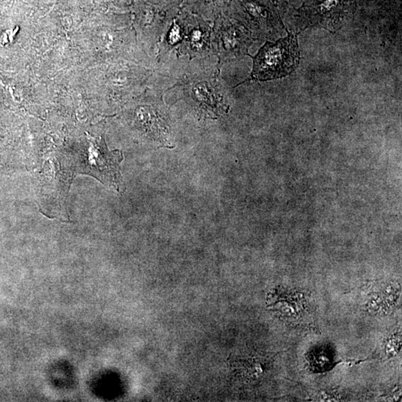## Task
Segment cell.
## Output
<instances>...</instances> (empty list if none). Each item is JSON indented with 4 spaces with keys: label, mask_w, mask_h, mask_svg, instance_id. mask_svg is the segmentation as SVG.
Instances as JSON below:
<instances>
[{
    "label": "cell",
    "mask_w": 402,
    "mask_h": 402,
    "mask_svg": "<svg viewBox=\"0 0 402 402\" xmlns=\"http://www.w3.org/2000/svg\"><path fill=\"white\" fill-rule=\"evenodd\" d=\"M300 62L297 39L289 33L275 43L267 42L253 59L252 78L259 81L278 79L295 71Z\"/></svg>",
    "instance_id": "cell-1"
},
{
    "label": "cell",
    "mask_w": 402,
    "mask_h": 402,
    "mask_svg": "<svg viewBox=\"0 0 402 402\" xmlns=\"http://www.w3.org/2000/svg\"><path fill=\"white\" fill-rule=\"evenodd\" d=\"M267 306L288 324L309 330L317 328L315 305L309 292L278 288L269 294Z\"/></svg>",
    "instance_id": "cell-2"
},
{
    "label": "cell",
    "mask_w": 402,
    "mask_h": 402,
    "mask_svg": "<svg viewBox=\"0 0 402 402\" xmlns=\"http://www.w3.org/2000/svg\"><path fill=\"white\" fill-rule=\"evenodd\" d=\"M123 159L120 151H109L104 142H93L89 145L87 154L76 158V170L93 175L103 184L120 191L123 187L120 170Z\"/></svg>",
    "instance_id": "cell-3"
},
{
    "label": "cell",
    "mask_w": 402,
    "mask_h": 402,
    "mask_svg": "<svg viewBox=\"0 0 402 402\" xmlns=\"http://www.w3.org/2000/svg\"><path fill=\"white\" fill-rule=\"evenodd\" d=\"M275 355L267 356H248L241 359L239 362L241 372L244 376L248 378H257L262 376L266 370L270 367V364Z\"/></svg>",
    "instance_id": "cell-4"
}]
</instances>
